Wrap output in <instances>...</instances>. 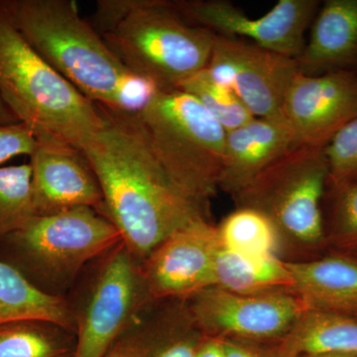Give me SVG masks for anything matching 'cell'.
<instances>
[{
  "instance_id": "obj_8",
  "label": "cell",
  "mask_w": 357,
  "mask_h": 357,
  "mask_svg": "<svg viewBox=\"0 0 357 357\" xmlns=\"http://www.w3.org/2000/svg\"><path fill=\"white\" fill-rule=\"evenodd\" d=\"M185 301L204 335L252 344L279 342L307 310L291 290L238 294L211 287Z\"/></svg>"
},
{
  "instance_id": "obj_22",
  "label": "cell",
  "mask_w": 357,
  "mask_h": 357,
  "mask_svg": "<svg viewBox=\"0 0 357 357\" xmlns=\"http://www.w3.org/2000/svg\"><path fill=\"white\" fill-rule=\"evenodd\" d=\"M217 227L220 246L227 250L253 257H280L277 230L260 211L236 208Z\"/></svg>"
},
{
  "instance_id": "obj_1",
  "label": "cell",
  "mask_w": 357,
  "mask_h": 357,
  "mask_svg": "<svg viewBox=\"0 0 357 357\" xmlns=\"http://www.w3.org/2000/svg\"><path fill=\"white\" fill-rule=\"evenodd\" d=\"M100 107L105 122L79 150L102 188L105 217L134 257L144 261L174 232L210 220V203L185 191L168 172L134 112Z\"/></svg>"
},
{
  "instance_id": "obj_5",
  "label": "cell",
  "mask_w": 357,
  "mask_h": 357,
  "mask_svg": "<svg viewBox=\"0 0 357 357\" xmlns=\"http://www.w3.org/2000/svg\"><path fill=\"white\" fill-rule=\"evenodd\" d=\"M328 177L325 148L295 146L232 198L236 208H253L271 220L282 259H314L326 241L321 206Z\"/></svg>"
},
{
  "instance_id": "obj_6",
  "label": "cell",
  "mask_w": 357,
  "mask_h": 357,
  "mask_svg": "<svg viewBox=\"0 0 357 357\" xmlns=\"http://www.w3.org/2000/svg\"><path fill=\"white\" fill-rule=\"evenodd\" d=\"M134 114L168 172L185 191L210 203L220 189L227 134L220 122L182 89L157 91Z\"/></svg>"
},
{
  "instance_id": "obj_7",
  "label": "cell",
  "mask_w": 357,
  "mask_h": 357,
  "mask_svg": "<svg viewBox=\"0 0 357 357\" xmlns=\"http://www.w3.org/2000/svg\"><path fill=\"white\" fill-rule=\"evenodd\" d=\"M45 278L62 283L81 268L123 243L112 220L88 206L36 215L10 236Z\"/></svg>"
},
{
  "instance_id": "obj_27",
  "label": "cell",
  "mask_w": 357,
  "mask_h": 357,
  "mask_svg": "<svg viewBox=\"0 0 357 357\" xmlns=\"http://www.w3.org/2000/svg\"><path fill=\"white\" fill-rule=\"evenodd\" d=\"M37 144L34 131L24 122L0 124V165L22 155L31 156Z\"/></svg>"
},
{
  "instance_id": "obj_30",
  "label": "cell",
  "mask_w": 357,
  "mask_h": 357,
  "mask_svg": "<svg viewBox=\"0 0 357 357\" xmlns=\"http://www.w3.org/2000/svg\"><path fill=\"white\" fill-rule=\"evenodd\" d=\"M15 122H20V121L13 114V110L7 107L3 98L0 96V124L15 123Z\"/></svg>"
},
{
  "instance_id": "obj_29",
  "label": "cell",
  "mask_w": 357,
  "mask_h": 357,
  "mask_svg": "<svg viewBox=\"0 0 357 357\" xmlns=\"http://www.w3.org/2000/svg\"><path fill=\"white\" fill-rule=\"evenodd\" d=\"M195 357H225L222 340L206 335L199 344Z\"/></svg>"
},
{
  "instance_id": "obj_11",
  "label": "cell",
  "mask_w": 357,
  "mask_h": 357,
  "mask_svg": "<svg viewBox=\"0 0 357 357\" xmlns=\"http://www.w3.org/2000/svg\"><path fill=\"white\" fill-rule=\"evenodd\" d=\"M174 3L192 24L220 36L244 37L296 60L304 50L305 33L319 7L317 0H280L262 17L250 18L225 0H180Z\"/></svg>"
},
{
  "instance_id": "obj_10",
  "label": "cell",
  "mask_w": 357,
  "mask_h": 357,
  "mask_svg": "<svg viewBox=\"0 0 357 357\" xmlns=\"http://www.w3.org/2000/svg\"><path fill=\"white\" fill-rule=\"evenodd\" d=\"M206 70L259 119L283 115L289 89L300 73L296 59L220 35H215Z\"/></svg>"
},
{
  "instance_id": "obj_25",
  "label": "cell",
  "mask_w": 357,
  "mask_h": 357,
  "mask_svg": "<svg viewBox=\"0 0 357 357\" xmlns=\"http://www.w3.org/2000/svg\"><path fill=\"white\" fill-rule=\"evenodd\" d=\"M330 177L335 190L357 181V117L325 148Z\"/></svg>"
},
{
  "instance_id": "obj_20",
  "label": "cell",
  "mask_w": 357,
  "mask_h": 357,
  "mask_svg": "<svg viewBox=\"0 0 357 357\" xmlns=\"http://www.w3.org/2000/svg\"><path fill=\"white\" fill-rule=\"evenodd\" d=\"M215 287L238 294L293 291V279L279 256L253 257L220 246L215 259Z\"/></svg>"
},
{
  "instance_id": "obj_12",
  "label": "cell",
  "mask_w": 357,
  "mask_h": 357,
  "mask_svg": "<svg viewBox=\"0 0 357 357\" xmlns=\"http://www.w3.org/2000/svg\"><path fill=\"white\" fill-rule=\"evenodd\" d=\"M220 248L218 227L199 220L174 232L143 261V278L153 301L188 300L215 287Z\"/></svg>"
},
{
  "instance_id": "obj_28",
  "label": "cell",
  "mask_w": 357,
  "mask_h": 357,
  "mask_svg": "<svg viewBox=\"0 0 357 357\" xmlns=\"http://www.w3.org/2000/svg\"><path fill=\"white\" fill-rule=\"evenodd\" d=\"M225 357H282L276 342L252 344L239 340H222Z\"/></svg>"
},
{
  "instance_id": "obj_26",
  "label": "cell",
  "mask_w": 357,
  "mask_h": 357,
  "mask_svg": "<svg viewBox=\"0 0 357 357\" xmlns=\"http://www.w3.org/2000/svg\"><path fill=\"white\" fill-rule=\"evenodd\" d=\"M337 191L332 237L338 245L357 246V181Z\"/></svg>"
},
{
  "instance_id": "obj_4",
  "label": "cell",
  "mask_w": 357,
  "mask_h": 357,
  "mask_svg": "<svg viewBox=\"0 0 357 357\" xmlns=\"http://www.w3.org/2000/svg\"><path fill=\"white\" fill-rule=\"evenodd\" d=\"M100 36L122 65L160 91L178 89L206 69L215 35L188 22L167 0H128Z\"/></svg>"
},
{
  "instance_id": "obj_15",
  "label": "cell",
  "mask_w": 357,
  "mask_h": 357,
  "mask_svg": "<svg viewBox=\"0 0 357 357\" xmlns=\"http://www.w3.org/2000/svg\"><path fill=\"white\" fill-rule=\"evenodd\" d=\"M151 307L138 324L126 328L110 351L117 357H195L206 335L187 301H153Z\"/></svg>"
},
{
  "instance_id": "obj_17",
  "label": "cell",
  "mask_w": 357,
  "mask_h": 357,
  "mask_svg": "<svg viewBox=\"0 0 357 357\" xmlns=\"http://www.w3.org/2000/svg\"><path fill=\"white\" fill-rule=\"evenodd\" d=\"M286 263L292 275L294 293L307 310L357 319L356 260L333 255Z\"/></svg>"
},
{
  "instance_id": "obj_31",
  "label": "cell",
  "mask_w": 357,
  "mask_h": 357,
  "mask_svg": "<svg viewBox=\"0 0 357 357\" xmlns=\"http://www.w3.org/2000/svg\"><path fill=\"white\" fill-rule=\"evenodd\" d=\"M305 357H357V356H344V354H319V356H305Z\"/></svg>"
},
{
  "instance_id": "obj_21",
  "label": "cell",
  "mask_w": 357,
  "mask_h": 357,
  "mask_svg": "<svg viewBox=\"0 0 357 357\" xmlns=\"http://www.w3.org/2000/svg\"><path fill=\"white\" fill-rule=\"evenodd\" d=\"M70 331L44 321L0 325V357H74L77 340Z\"/></svg>"
},
{
  "instance_id": "obj_18",
  "label": "cell",
  "mask_w": 357,
  "mask_h": 357,
  "mask_svg": "<svg viewBox=\"0 0 357 357\" xmlns=\"http://www.w3.org/2000/svg\"><path fill=\"white\" fill-rule=\"evenodd\" d=\"M311 36L297 59L300 74L344 70L357 59V0H328L314 20Z\"/></svg>"
},
{
  "instance_id": "obj_3",
  "label": "cell",
  "mask_w": 357,
  "mask_h": 357,
  "mask_svg": "<svg viewBox=\"0 0 357 357\" xmlns=\"http://www.w3.org/2000/svg\"><path fill=\"white\" fill-rule=\"evenodd\" d=\"M0 96L37 140L81 148L102 128L100 105L56 72L15 27L0 0Z\"/></svg>"
},
{
  "instance_id": "obj_9",
  "label": "cell",
  "mask_w": 357,
  "mask_h": 357,
  "mask_svg": "<svg viewBox=\"0 0 357 357\" xmlns=\"http://www.w3.org/2000/svg\"><path fill=\"white\" fill-rule=\"evenodd\" d=\"M145 301L153 300L142 270L122 243L110 251L77 318L74 357H107Z\"/></svg>"
},
{
  "instance_id": "obj_16",
  "label": "cell",
  "mask_w": 357,
  "mask_h": 357,
  "mask_svg": "<svg viewBox=\"0 0 357 357\" xmlns=\"http://www.w3.org/2000/svg\"><path fill=\"white\" fill-rule=\"evenodd\" d=\"M295 146L292 130L284 115L255 117L229 131L218 188L236 196Z\"/></svg>"
},
{
  "instance_id": "obj_23",
  "label": "cell",
  "mask_w": 357,
  "mask_h": 357,
  "mask_svg": "<svg viewBox=\"0 0 357 357\" xmlns=\"http://www.w3.org/2000/svg\"><path fill=\"white\" fill-rule=\"evenodd\" d=\"M30 164L0 167V237H10L36 217Z\"/></svg>"
},
{
  "instance_id": "obj_32",
  "label": "cell",
  "mask_w": 357,
  "mask_h": 357,
  "mask_svg": "<svg viewBox=\"0 0 357 357\" xmlns=\"http://www.w3.org/2000/svg\"><path fill=\"white\" fill-rule=\"evenodd\" d=\"M107 357H117L116 356H115V354L114 352H112V351H110L109 354H107Z\"/></svg>"
},
{
  "instance_id": "obj_14",
  "label": "cell",
  "mask_w": 357,
  "mask_h": 357,
  "mask_svg": "<svg viewBox=\"0 0 357 357\" xmlns=\"http://www.w3.org/2000/svg\"><path fill=\"white\" fill-rule=\"evenodd\" d=\"M29 164L37 215L79 206H88L105 215L102 188L79 148L64 141L40 139Z\"/></svg>"
},
{
  "instance_id": "obj_2",
  "label": "cell",
  "mask_w": 357,
  "mask_h": 357,
  "mask_svg": "<svg viewBox=\"0 0 357 357\" xmlns=\"http://www.w3.org/2000/svg\"><path fill=\"white\" fill-rule=\"evenodd\" d=\"M34 50L96 105L138 112L160 89L129 72L73 0H2Z\"/></svg>"
},
{
  "instance_id": "obj_13",
  "label": "cell",
  "mask_w": 357,
  "mask_h": 357,
  "mask_svg": "<svg viewBox=\"0 0 357 357\" xmlns=\"http://www.w3.org/2000/svg\"><path fill=\"white\" fill-rule=\"evenodd\" d=\"M283 115L296 146L326 148L357 117V76L340 70L318 76L298 74L284 105Z\"/></svg>"
},
{
  "instance_id": "obj_19",
  "label": "cell",
  "mask_w": 357,
  "mask_h": 357,
  "mask_svg": "<svg viewBox=\"0 0 357 357\" xmlns=\"http://www.w3.org/2000/svg\"><path fill=\"white\" fill-rule=\"evenodd\" d=\"M282 357L319 354L357 356V319L306 310L287 335L277 342Z\"/></svg>"
},
{
  "instance_id": "obj_24",
  "label": "cell",
  "mask_w": 357,
  "mask_h": 357,
  "mask_svg": "<svg viewBox=\"0 0 357 357\" xmlns=\"http://www.w3.org/2000/svg\"><path fill=\"white\" fill-rule=\"evenodd\" d=\"M178 89L198 98L227 132L255 119L238 96L213 81L206 69L188 79Z\"/></svg>"
}]
</instances>
